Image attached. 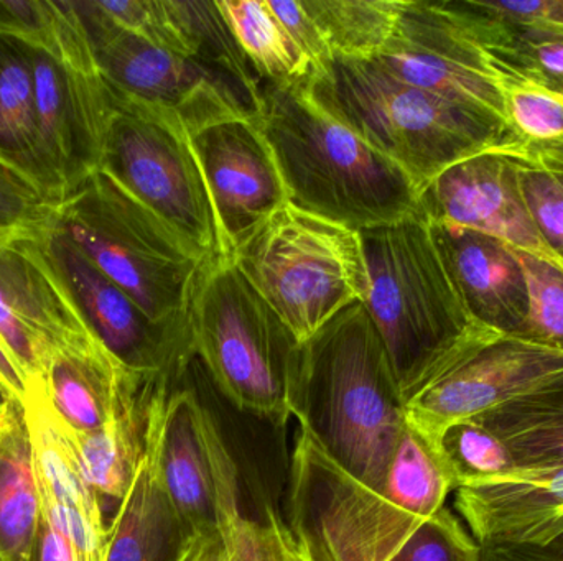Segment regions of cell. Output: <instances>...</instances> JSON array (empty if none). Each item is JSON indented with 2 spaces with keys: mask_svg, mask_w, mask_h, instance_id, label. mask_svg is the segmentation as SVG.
I'll return each mask as SVG.
<instances>
[{
  "mask_svg": "<svg viewBox=\"0 0 563 561\" xmlns=\"http://www.w3.org/2000/svg\"><path fill=\"white\" fill-rule=\"evenodd\" d=\"M0 158L29 177L52 203L65 198L36 122L33 46L0 33Z\"/></svg>",
  "mask_w": 563,
  "mask_h": 561,
  "instance_id": "cb8c5ba5",
  "label": "cell"
},
{
  "mask_svg": "<svg viewBox=\"0 0 563 561\" xmlns=\"http://www.w3.org/2000/svg\"><path fill=\"white\" fill-rule=\"evenodd\" d=\"M177 561H230L224 536L191 534Z\"/></svg>",
  "mask_w": 563,
  "mask_h": 561,
  "instance_id": "7bdbcfd3",
  "label": "cell"
},
{
  "mask_svg": "<svg viewBox=\"0 0 563 561\" xmlns=\"http://www.w3.org/2000/svg\"><path fill=\"white\" fill-rule=\"evenodd\" d=\"M188 536L162 483L157 451L145 430L144 457L109 524L104 561H177Z\"/></svg>",
  "mask_w": 563,
  "mask_h": 561,
  "instance_id": "603a6c76",
  "label": "cell"
},
{
  "mask_svg": "<svg viewBox=\"0 0 563 561\" xmlns=\"http://www.w3.org/2000/svg\"><path fill=\"white\" fill-rule=\"evenodd\" d=\"M0 394L3 397L15 399V401L22 402V404L29 397V391H26L22 375L16 371L15 366L10 361L2 346H0Z\"/></svg>",
  "mask_w": 563,
  "mask_h": 561,
  "instance_id": "f6af8a7d",
  "label": "cell"
},
{
  "mask_svg": "<svg viewBox=\"0 0 563 561\" xmlns=\"http://www.w3.org/2000/svg\"><path fill=\"white\" fill-rule=\"evenodd\" d=\"M33 441L40 504L55 519L73 561H104L109 524L102 500L85 476L71 435L46 395L23 402Z\"/></svg>",
  "mask_w": 563,
  "mask_h": 561,
  "instance_id": "d6986e66",
  "label": "cell"
},
{
  "mask_svg": "<svg viewBox=\"0 0 563 561\" xmlns=\"http://www.w3.org/2000/svg\"><path fill=\"white\" fill-rule=\"evenodd\" d=\"M334 58L371 61L389 45L404 0H303Z\"/></svg>",
  "mask_w": 563,
  "mask_h": 561,
  "instance_id": "f546056e",
  "label": "cell"
},
{
  "mask_svg": "<svg viewBox=\"0 0 563 561\" xmlns=\"http://www.w3.org/2000/svg\"><path fill=\"white\" fill-rule=\"evenodd\" d=\"M542 20L563 29V0H549L548 12Z\"/></svg>",
  "mask_w": 563,
  "mask_h": 561,
  "instance_id": "bcb514c9",
  "label": "cell"
},
{
  "mask_svg": "<svg viewBox=\"0 0 563 561\" xmlns=\"http://www.w3.org/2000/svg\"><path fill=\"white\" fill-rule=\"evenodd\" d=\"M360 236L369 285L364 306L404 402L443 369L501 336L470 315L420 211Z\"/></svg>",
  "mask_w": 563,
  "mask_h": 561,
  "instance_id": "277c9868",
  "label": "cell"
},
{
  "mask_svg": "<svg viewBox=\"0 0 563 561\" xmlns=\"http://www.w3.org/2000/svg\"><path fill=\"white\" fill-rule=\"evenodd\" d=\"M177 52L198 59L211 71L227 79L240 92L251 114L256 117L264 82L238 46L217 2L165 0Z\"/></svg>",
  "mask_w": 563,
  "mask_h": 561,
  "instance_id": "83f0119b",
  "label": "cell"
},
{
  "mask_svg": "<svg viewBox=\"0 0 563 561\" xmlns=\"http://www.w3.org/2000/svg\"><path fill=\"white\" fill-rule=\"evenodd\" d=\"M549 394H551L552 397L555 399V401L561 402V404H563V384L559 385V388L551 389V391H549Z\"/></svg>",
  "mask_w": 563,
  "mask_h": 561,
  "instance_id": "7dc6e473",
  "label": "cell"
},
{
  "mask_svg": "<svg viewBox=\"0 0 563 561\" xmlns=\"http://www.w3.org/2000/svg\"><path fill=\"white\" fill-rule=\"evenodd\" d=\"M314 101L399 165L417 190L453 165L516 144L505 122L400 81L374 61L334 58L311 79Z\"/></svg>",
  "mask_w": 563,
  "mask_h": 561,
  "instance_id": "5b68a950",
  "label": "cell"
},
{
  "mask_svg": "<svg viewBox=\"0 0 563 561\" xmlns=\"http://www.w3.org/2000/svg\"><path fill=\"white\" fill-rule=\"evenodd\" d=\"M155 382V375L132 371L89 335L55 352L45 394L69 431L91 434L145 411Z\"/></svg>",
  "mask_w": 563,
  "mask_h": 561,
  "instance_id": "ffe728a7",
  "label": "cell"
},
{
  "mask_svg": "<svg viewBox=\"0 0 563 561\" xmlns=\"http://www.w3.org/2000/svg\"><path fill=\"white\" fill-rule=\"evenodd\" d=\"M56 206L29 177L0 158V237L36 236L49 226Z\"/></svg>",
  "mask_w": 563,
  "mask_h": 561,
  "instance_id": "d590c367",
  "label": "cell"
},
{
  "mask_svg": "<svg viewBox=\"0 0 563 561\" xmlns=\"http://www.w3.org/2000/svg\"><path fill=\"white\" fill-rule=\"evenodd\" d=\"M231 260L298 345L367 299L360 233L288 201L240 240Z\"/></svg>",
  "mask_w": 563,
  "mask_h": 561,
  "instance_id": "52a82bcc",
  "label": "cell"
},
{
  "mask_svg": "<svg viewBox=\"0 0 563 561\" xmlns=\"http://www.w3.org/2000/svg\"><path fill=\"white\" fill-rule=\"evenodd\" d=\"M254 119L298 210L357 233L419 213L409 175L324 111L308 86L264 85Z\"/></svg>",
  "mask_w": 563,
  "mask_h": 561,
  "instance_id": "3957f363",
  "label": "cell"
},
{
  "mask_svg": "<svg viewBox=\"0 0 563 561\" xmlns=\"http://www.w3.org/2000/svg\"><path fill=\"white\" fill-rule=\"evenodd\" d=\"M112 98L174 122L194 137L218 122L254 117L233 85L185 53L119 29L96 0H71Z\"/></svg>",
  "mask_w": 563,
  "mask_h": 561,
  "instance_id": "30bf717a",
  "label": "cell"
},
{
  "mask_svg": "<svg viewBox=\"0 0 563 561\" xmlns=\"http://www.w3.org/2000/svg\"><path fill=\"white\" fill-rule=\"evenodd\" d=\"M89 335L36 236L0 237V346L22 375L29 397L46 395L55 352Z\"/></svg>",
  "mask_w": 563,
  "mask_h": 561,
  "instance_id": "9a60e30c",
  "label": "cell"
},
{
  "mask_svg": "<svg viewBox=\"0 0 563 561\" xmlns=\"http://www.w3.org/2000/svg\"><path fill=\"white\" fill-rule=\"evenodd\" d=\"M563 384V352L498 336L460 358L404 402L407 427L435 450L450 425Z\"/></svg>",
  "mask_w": 563,
  "mask_h": 561,
  "instance_id": "4fadbf2b",
  "label": "cell"
},
{
  "mask_svg": "<svg viewBox=\"0 0 563 561\" xmlns=\"http://www.w3.org/2000/svg\"><path fill=\"white\" fill-rule=\"evenodd\" d=\"M525 272L529 315L521 338L563 352V266L515 249Z\"/></svg>",
  "mask_w": 563,
  "mask_h": 561,
  "instance_id": "e575fe53",
  "label": "cell"
},
{
  "mask_svg": "<svg viewBox=\"0 0 563 561\" xmlns=\"http://www.w3.org/2000/svg\"><path fill=\"white\" fill-rule=\"evenodd\" d=\"M479 561H563V536L548 546H483Z\"/></svg>",
  "mask_w": 563,
  "mask_h": 561,
  "instance_id": "b9f144b4",
  "label": "cell"
},
{
  "mask_svg": "<svg viewBox=\"0 0 563 561\" xmlns=\"http://www.w3.org/2000/svg\"><path fill=\"white\" fill-rule=\"evenodd\" d=\"M230 561H287L282 539L266 530L246 532L230 547Z\"/></svg>",
  "mask_w": 563,
  "mask_h": 561,
  "instance_id": "ab89813d",
  "label": "cell"
},
{
  "mask_svg": "<svg viewBox=\"0 0 563 561\" xmlns=\"http://www.w3.org/2000/svg\"><path fill=\"white\" fill-rule=\"evenodd\" d=\"M430 231L473 319L501 336L521 338L529 293L515 249L475 231L440 224H430Z\"/></svg>",
  "mask_w": 563,
  "mask_h": 561,
  "instance_id": "7402d4cb",
  "label": "cell"
},
{
  "mask_svg": "<svg viewBox=\"0 0 563 561\" xmlns=\"http://www.w3.org/2000/svg\"><path fill=\"white\" fill-rule=\"evenodd\" d=\"M419 211L430 224L475 231L563 266L532 220L518 161L501 152L466 158L433 178L419 191Z\"/></svg>",
  "mask_w": 563,
  "mask_h": 561,
  "instance_id": "2e32d148",
  "label": "cell"
},
{
  "mask_svg": "<svg viewBox=\"0 0 563 561\" xmlns=\"http://www.w3.org/2000/svg\"><path fill=\"white\" fill-rule=\"evenodd\" d=\"M147 417L148 407L91 434L68 430L85 476L101 500L119 506L128 494L145 453Z\"/></svg>",
  "mask_w": 563,
  "mask_h": 561,
  "instance_id": "1f68e13d",
  "label": "cell"
},
{
  "mask_svg": "<svg viewBox=\"0 0 563 561\" xmlns=\"http://www.w3.org/2000/svg\"><path fill=\"white\" fill-rule=\"evenodd\" d=\"M56 214V213H55ZM36 243L89 332L132 371L178 379L195 359L188 318L157 323L101 272L55 224Z\"/></svg>",
  "mask_w": 563,
  "mask_h": 561,
  "instance_id": "7c38bea8",
  "label": "cell"
},
{
  "mask_svg": "<svg viewBox=\"0 0 563 561\" xmlns=\"http://www.w3.org/2000/svg\"><path fill=\"white\" fill-rule=\"evenodd\" d=\"M0 33L45 49L73 68L98 72L71 0H0Z\"/></svg>",
  "mask_w": 563,
  "mask_h": 561,
  "instance_id": "d6a6232c",
  "label": "cell"
},
{
  "mask_svg": "<svg viewBox=\"0 0 563 561\" xmlns=\"http://www.w3.org/2000/svg\"><path fill=\"white\" fill-rule=\"evenodd\" d=\"M450 493L453 484L439 455L409 427L377 490L347 476L298 430L285 523L317 540L333 561H393L445 507Z\"/></svg>",
  "mask_w": 563,
  "mask_h": 561,
  "instance_id": "7a4b0ae2",
  "label": "cell"
},
{
  "mask_svg": "<svg viewBox=\"0 0 563 561\" xmlns=\"http://www.w3.org/2000/svg\"><path fill=\"white\" fill-rule=\"evenodd\" d=\"M112 102L101 170L205 262L231 259L190 134L154 112Z\"/></svg>",
  "mask_w": 563,
  "mask_h": 561,
  "instance_id": "9c48e42d",
  "label": "cell"
},
{
  "mask_svg": "<svg viewBox=\"0 0 563 561\" xmlns=\"http://www.w3.org/2000/svg\"><path fill=\"white\" fill-rule=\"evenodd\" d=\"M32 561H73L68 542L56 526L49 510L40 504L38 527L33 543Z\"/></svg>",
  "mask_w": 563,
  "mask_h": 561,
  "instance_id": "60d3db41",
  "label": "cell"
},
{
  "mask_svg": "<svg viewBox=\"0 0 563 561\" xmlns=\"http://www.w3.org/2000/svg\"><path fill=\"white\" fill-rule=\"evenodd\" d=\"M489 65L516 137V144L505 155L526 167L563 177V96L493 63Z\"/></svg>",
  "mask_w": 563,
  "mask_h": 561,
  "instance_id": "4316f807",
  "label": "cell"
},
{
  "mask_svg": "<svg viewBox=\"0 0 563 561\" xmlns=\"http://www.w3.org/2000/svg\"><path fill=\"white\" fill-rule=\"evenodd\" d=\"M33 79L40 141L66 198L101 170L114 102L99 72L73 68L36 46Z\"/></svg>",
  "mask_w": 563,
  "mask_h": 561,
  "instance_id": "e0dca14e",
  "label": "cell"
},
{
  "mask_svg": "<svg viewBox=\"0 0 563 561\" xmlns=\"http://www.w3.org/2000/svg\"><path fill=\"white\" fill-rule=\"evenodd\" d=\"M285 559L287 561H333L317 540L305 534L295 532L288 524L285 526Z\"/></svg>",
  "mask_w": 563,
  "mask_h": 561,
  "instance_id": "ee69618b",
  "label": "cell"
},
{
  "mask_svg": "<svg viewBox=\"0 0 563 561\" xmlns=\"http://www.w3.org/2000/svg\"><path fill=\"white\" fill-rule=\"evenodd\" d=\"M518 165L519 183L532 220L563 262V177L534 170L519 161Z\"/></svg>",
  "mask_w": 563,
  "mask_h": 561,
  "instance_id": "74e56055",
  "label": "cell"
},
{
  "mask_svg": "<svg viewBox=\"0 0 563 561\" xmlns=\"http://www.w3.org/2000/svg\"><path fill=\"white\" fill-rule=\"evenodd\" d=\"M465 23L489 63L563 96V29L538 20L516 23L501 19L489 2L446 0Z\"/></svg>",
  "mask_w": 563,
  "mask_h": 561,
  "instance_id": "d4e9b609",
  "label": "cell"
},
{
  "mask_svg": "<svg viewBox=\"0 0 563 561\" xmlns=\"http://www.w3.org/2000/svg\"><path fill=\"white\" fill-rule=\"evenodd\" d=\"M55 224L148 318H188L207 262L111 175L96 171L69 193Z\"/></svg>",
  "mask_w": 563,
  "mask_h": 561,
  "instance_id": "8992f818",
  "label": "cell"
},
{
  "mask_svg": "<svg viewBox=\"0 0 563 561\" xmlns=\"http://www.w3.org/2000/svg\"><path fill=\"white\" fill-rule=\"evenodd\" d=\"M231 254L287 203V191L254 117L218 122L191 137Z\"/></svg>",
  "mask_w": 563,
  "mask_h": 561,
  "instance_id": "ac0fdd59",
  "label": "cell"
},
{
  "mask_svg": "<svg viewBox=\"0 0 563 561\" xmlns=\"http://www.w3.org/2000/svg\"><path fill=\"white\" fill-rule=\"evenodd\" d=\"M435 451L452 481L453 493L521 470L508 445L473 418L450 425L437 441Z\"/></svg>",
  "mask_w": 563,
  "mask_h": 561,
  "instance_id": "836d02e7",
  "label": "cell"
},
{
  "mask_svg": "<svg viewBox=\"0 0 563 561\" xmlns=\"http://www.w3.org/2000/svg\"><path fill=\"white\" fill-rule=\"evenodd\" d=\"M269 7L294 40L295 45L310 59L318 75L333 59V56L324 45L310 13L305 9V3L298 0H277V2L269 0Z\"/></svg>",
  "mask_w": 563,
  "mask_h": 561,
  "instance_id": "f35d334b",
  "label": "cell"
},
{
  "mask_svg": "<svg viewBox=\"0 0 563 561\" xmlns=\"http://www.w3.org/2000/svg\"><path fill=\"white\" fill-rule=\"evenodd\" d=\"M479 553L465 524L443 507L393 561H479Z\"/></svg>",
  "mask_w": 563,
  "mask_h": 561,
  "instance_id": "8d00e7d4",
  "label": "cell"
},
{
  "mask_svg": "<svg viewBox=\"0 0 563 561\" xmlns=\"http://www.w3.org/2000/svg\"><path fill=\"white\" fill-rule=\"evenodd\" d=\"M371 61L400 81L508 124L488 56L446 0H404L389 45Z\"/></svg>",
  "mask_w": 563,
  "mask_h": 561,
  "instance_id": "5bb4252c",
  "label": "cell"
},
{
  "mask_svg": "<svg viewBox=\"0 0 563 561\" xmlns=\"http://www.w3.org/2000/svg\"><path fill=\"white\" fill-rule=\"evenodd\" d=\"M473 420L508 445L519 468L563 467V404L549 391L508 402Z\"/></svg>",
  "mask_w": 563,
  "mask_h": 561,
  "instance_id": "4dcf8cb0",
  "label": "cell"
},
{
  "mask_svg": "<svg viewBox=\"0 0 563 561\" xmlns=\"http://www.w3.org/2000/svg\"><path fill=\"white\" fill-rule=\"evenodd\" d=\"M217 5L264 85L310 86L317 69L271 10L269 0H217Z\"/></svg>",
  "mask_w": 563,
  "mask_h": 561,
  "instance_id": "f1b7e54d",
  "label": "cell"
},
{
  "mask_svg": "<svg viewBox=\"0 0 563 561\" xmlns=\"http://www.w3.org/2000/svg\"><path fill=\"white\" fill-rule=\"evenodd\" d=\"M455 509L483 546H548L563 536V467L455 491Z\"/></svg>",
  "mask_w": 563,
  "mask_h": 561,
  "instance_id": "44dd1931",
  "label": "cell"
},
{
  "mask_svg": "<svg viewBox=\"0 0 563 561\" xmlns=\"http://www.w3.org/2000/svg\"><path fill=\"white\" fill-rule=\"evenodd\" d=\"M198 358L177 381L157 378L147 435L162 483L188 534L223 536L243 516L240 470L197 379Z\"/></svg>",
  "mask_w": 563,
  "mask_h": 561,
  "instance_id": "8fae6325",
  "label": "cell"
},
{
  "mask_svg": "<svg viewBox=\"0 0 563 561\" xmlns=\"http://www.w3.org/2000/svg\"><path fill=\"white\" fill-rule=\"evenodd\" d=\"M0 399H2V394H0Z\"/></svg>",
  "mask_w": 563,
  "mask_h": 561,
  "instance_id": "c3c4849f",
  "label": "cell"
},
{
  "mask_svg": "<svg viewBox=\"0 0 563 561\" xmlns=\"http://www.w3.org/2000/svg\"><path fill=\"white\" fill-rule=\"evenodd\" d=\"M188 326L213 388L240 411L276 427L291 418L288 385L298 341L233 260L205 263Z\"/></svg>",
  "mask_w": 563,
  "mask_h": 561,
  "instance_id": "ba28073f",
  "label": "cell"
},
{
  "mask_svg": "<svg viewBox=\"0 0 563 561\" xmlns=\"http://www.w3.org/2000/svg\"><path fill=\"white\" fill-rule=\"evenodd\" d=\"M288 401L300 430L341 471L373 490L386 483L407 424L389 355L364 303L297 346Z\"/></svg>",
  "mask_w": 563,
  "mask_h": 561,
  "instance_id": "6da1fadb",
  "label": "cell"
},
{
  "mask_svg": "<svg viewBox=\"0 0 563 561\" xmlns=\"http://www.w3.org/2000/svg\"><path fill=\"white\" fill-rule=\"evenodd\" d=\"M40 519L33 441L25 407L0 399V561H32Z\"/></svg>",
  "mask_w": 563,
  "mask_h": 561,
  "instance_id": "484cf974",
  "label": "cell"
}]
</instances>
